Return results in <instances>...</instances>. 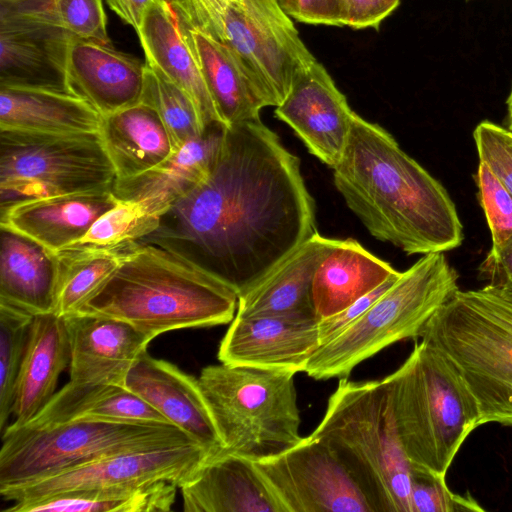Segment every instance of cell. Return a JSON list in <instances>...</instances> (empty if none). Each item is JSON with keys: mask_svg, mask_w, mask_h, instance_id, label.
I'll return each instance as SVG.
<instances>
[{"mask_svg": "<svg viewBox=\"0 0 512 512\" xmlns=\"http://www.w3.org/2000/svg\"><path fill=\"white\" fill-rule=\"evenodd\" d=\"M299 159L261 119L227 126L209 173L139 244L170 250L238 294L317 232Z\"/></svg>", "mask_w": 512, "mask_h": 512, "instance_id": "1", "label": "cell"}, {"mask_svg": "<svg viewBox=\"0 0 512 512\" xmlns=\"http://www.w3.org/2000/svg\"><path fill=\"white\" fill-rule=\"evenodd\" d=\"M333 182L377 240L407 255L461 245L463 225L444 186L383 127L355 114Z\"/></svg>", "mask_w": 512, "mask_h": 512, "instance_id": "2", "label": "cell"}, {"mask_svg": "<svg viewBox=\"0 0 512 512\" xmlns=\"http://www.w3.org/2000/svg\"><path fill=\"white\" fill-rule=\"evenodd\" d=\"M238 291L153 244H139L76 314L124 321L152 339L186 328L231 323Z\"/></svg>", "mask_w": 512, "mask_h": 512, "instance_id": "3", "label": "cell"}, {"mask_svg": "<svg viewBox=\"0 0 512 512\" xmlns=\"http://www.w3.org/2000/svg\"><path fill=\"white\" fill-rule=\"evenodd\" d=\"M311 436L335 452L373 512H411L412 464L397 432L384 379L341 378Z\"/></svg>", "mask_w": 512, "mask_h": 512, "instance_id": "4", "label": "cell"}, {"mask_svg": "<svg viewBox=\"0 0 512 512\" xmlns=\"http://www.w3.org/2000/svg\"><path fill=\"white\" fill-rule=\"evenodd\" d=\"M454 366L475 399L480 425L512 427V293L485 285L458 290L420 337Z\"/></svg>", "mask_w": 512, "mask_h": 512, "instance_id": "5", "label": "cell"}, {"mask_svg": "<svg viewBox=\"0 0 512 512\" xmlns=\"http://www.w3.org/2000/svg\"><path fill=\"white\" fill-rule=\"evenodd\" d=\"M383 379L407 458L446 476L468 435L480 426L477 403L461 376L441 352L421 340Z\"/></svg>", "mask_w": 512, "mask_h": 512, "instance_id": "6", "label": "cell"}, {"mask_svg": "<svg viewBox=\"0 0 512 512\" xmlns=\"http://www.w3.org/2000/svg\"><path fill=\"white\" fill-rule=\"evenodd\" d=\"M458 290V274L444 253L423 255L360 318L320 346L304 372L315 380L347 378L386 347L419 338L428 320Z\"/></svg>", "mask_w": 512, "mask_h": 512, "instance_id": "7", "label": "cell"}, {"mask_svg": "<svg viewBox=\"0 0 512 512\" xmlns=\"http://www.w3.org/2000/svg\"><path fill=\"white\" fill-rule=\"evenodd\" d=\"M294 377L293 372L221 362L202 369L198 379L222 453L259 461L302 440Z\"/></svg>", "mask_w": 512, "mask_h": 512, "instance_id": "8", "label": "cell"}, {"mask_svg": "<svg viewBox=\"0 0 512 512\" xmlns=\"http://www.w3.org/2000/svg\"><path fill=\"white\" fill-rule=\"evenodd\" d=\"M196 443L172 424L74 421L8 425L2 433L0 488L36 481L109 455Z\"/></svg>", "mask_w": 512, "mask_h": 512, "instance_id": "9", "label": "cell"}, {"mask_svg": "<svg viewBox=\"0 0 512 512\" xmlns=\"http://www.w3.org/2000/svg\"><path fill=\"white\" fill-rule=\"evenodd\" d=\"M116 178L101 133L0 130V212L45 197L112 189Z\"/></svg>", "mask_w": 512, "mask_h": 512, "instance_id": "10", "label": "cell"}, {"mask_svg": "<svg viewBox=\"0 0 512 512\" xmlns=\"http://www.w3.org/2000/svg\"><path fill=\"white\" fill-rule=\"evenodd\" d=\"M178 19L232 50L278 106L297 67L314 56L277 32L240 0H168Z\"/></svg>", "mask_w": 512, "mask_h": 512, "instance_id": "11", "label": "cell"}, {"mask_svg": "<svg viewBox=\"0 0 512 512\" xmlns=\"http://www.w3.org/2000/svg\"><path fill=\"white\" fill-rule=\"evenodd\" d=\"M73 35L53 0H0V86L70 93Z\"/></svg>", "mask_w": 512, "mask_h": 512, "instance_id": "12", "label": "cell"}, {"mask_svg": "<svg viewBox=\"0 0 512 512\" xmlns=\"http://www.w3.org/2000/svg\"><path fill=\"white\" fill-rule=\"evenodd\" d=\"M253 463L285 512H373L335 452L311 435Z\"/></svg>", "mask_w": 512, "mask_h": 512, "instance_id": "13", "label": "cell"}, {"mask_svg": "<svg viewBox=\"0 0 512 512\" xmlns=\"http://www.w3.org/2000/svg\"><path fill=\"white\" fill-rule=\"evenodd\" d=\"M210 456L197 443L127 451L36 481L0 488V494L7 501L20 503L74 490L133 486L155 481H170L180 487Z\"/></svg>", "mask_w": 512, "mask_h": 512, "instance_id": "14", "label": "cell"}, {"mask_svg": "<svg viewBox=\"0 0 512 512\" xmlns=\"http://www.w3.org/2000/svg\"><path fill=\"white\" fill-rule=\"evenodd\" d=\"M274 114L312 155L333 169L343 155L356 113L313 57L297 67L290 89Z\"/></svg>", "mask_w": 512, "mask_h": 512, "instance_id": "15", "label": "cell"}, {"mask_svg": "<svg viewBox=\"0 0 512 512\" xmlns=\"http://www.w3.org/2000/svg\"><path fill=\"white\" fill-rule=\"evenodd\" d=\"M320 347L318 321L285 316H236L219 349L221 363L304 372Z\"/></svg>", "mask_w": 512, "mask_h": 512, "instance_id": "16", "label": "cell"}, {"mask_svg": "<svg viewBox=\"0 0 512 512\" xmlns=\"http://www.w3.org/2000/svg\"><path fill=\"white\" fill-rule=\"evenodd\" d=\"M125 388L157 410L211 456L223 443L198 378L145 352L129 371Z\"/></svg>", "mask_w": 512, "mask_h": 512, "instance_id": "17", "label": "cell"}, {"mask_svg": "<svg viewBox=\"0 0 512 512\" xmlns=\"http://www.w3.org/2000/svg\"><path fill=\"white\" fill-rule=\"evenodd\" d=\"M70 343L71 382L125 387L133 365L153 340L130 324L107 317H64Z\"/></svg>", "mask_w": 512, "mask_h": 512, "instance_id": "18", "label": "cell"}, {"mask_svg": "<svg viewBox=\"0 0 512 512\" xmlns=\"http://www.w3.org/2000/svg\"><path fill=\"white\" fill-rule=\"evenodd\" d=\"M226 128L222 122L206 126L156 167L138 176L116 179L113 194L161 217L209 175L220 155Z\"/></svg>", "mask_w": 512, "mask_h": 512, "instance_id": "19", "label": "cell"}, {"mask_svg": "<svg viewBox=\"0 0 512 512\" xmlns=\"http://www.w3.org/2000/svg\"><path fill=\"white\" fill-rule=\"evenodd\" d=\"M67 74L71 92L104 117L141 102L145 62L101 43L74 37Z\"/></svg>", "mask_w": 512, "mask_h": 512, "instance_id": "20", "label": "cell"}, {"mask_svg": "<svg viewBox=\"0 0 512 512\" xmlns=\"http://www.w3.org/2000/svg\"><path fill=\"white\" fill-rule=\"evenodd\" d=\"M336 239L318 232L238 295L236 316H285L318 321L312 300L317 267Z\"/></svg>", "mask_w": 512, "mask_h": 512, "instance_id": "21", "label": "cell"}, {"mask_svg": "<svg viewBox=\"0 0 512 512\" xmlns=\"http://www.w3.org/2000/svg\"><path fill=\"white\" fill-rule=\"evenodd\" d=\"M179 489L186 512H285L253 461L233 454L210 456Z\"/></svg>", "mask_w": 512, "mask_h": 512, "instance_id": "22", "label": "cell"}, {"mask_svg": "<svg viewBox=\"0 0 512 512\" xmlns=\"http://www.w3.org/2000/svg\"><path fill=\"white\" fill-rule=\"evenodd\" d=\"M178 21L221 121L231 126L260 119V111L273 103L241 59L208 34Z\"/></svg>", "mask_w": 512, "mask_h": 512, "instance_id": "23", "label": "cell"}, {"mask_svg": "<svg viewBox=\"0 0 512 512\" xmlns=\"http://www.w3.org/2000/svg\"><path fill=\"white\" fill-rule=\"evenodd\" d=\"M117 201L112 189L45 197L0 212V226L57 252L83 238Z\"/></svg>", "mask_w": 512, "mask_h": 512, "instance_id": "24", "label": "cell"}, {"mask_svg": "<svg viewBox=\"0 0 512 512\" xmlns=\"http://www.w3.org/2000/svg\"><path fill=\"white\" fill-rule=\"evenodd\" d=\"M60 277L57 254L0 226V302L33 316L55 313Z\"/></svg>", "mask_w": 512, "mask_h": 512, "instance_id": "25", "label": "cell"}, {"mask_svg": "<svg viewBox=\"0 0 512 512\" xmlns=\"http://www.w3.org/2000/svg\"><path fill=\"white\" fill-rule=\"evenodd\" d=\"M70 364L66 319L55 313L33 316L17 377L13 426L29 422L54 396L61 373Z\"/></svg>", "mask_w": 512, "mask_h": 512, "instance_id": "26", "label": "cell"}, {"mask_svg": "<svg viewBox=\"0 0 512 512\" xmlns=\"http://www.w3.org/2000/svg\"><path fill=\"white\" fill-rule=\"evenodd\" d=\"M103 116L70 93L0 86V130L51 135L101 133Z\"/></svg>", "mask_w": 512, "mask_h": 512, "instance_id": "27", "label": "cell"}, {"mask_svg": "<svg viewBox=\"0 0 512 512\" xmlns=\"http://www.w3.org/2000/svg\"><path fill=\"white\" fill-rule=\"evenodd\" d=\"M137 35L146 61L161 69L191 97L202 126L222 122L168 0L149 6Z\"/></svg>", "mask_w": 512, "mask_h": 512, "instance_id": "28", "label": "cell"}, {"mask_svg": "<svg viewBox=\"0 0 512 512\" xmlns=\"http://www.w3.org/2000/svg\"><path fill=\"white\" fill-rule=\"evenodd\" d=\"M398 272L355 239H336L313 279L312 300L318 321L345 309Z\"/></svg>", "mask_w": 512, "mask_h": 512, "instance_id": "29", "label": "cell"}, {"mask_svg": "<svg viewBox=\"0 0 512 512\" xmlns=\"http://www.w3.org/2000/svg\"><path fill=\"white\" fill-rule=\"evenodd\" d=\"M74 421L170 424L145 400L125 387L69 381L22 426L43 427Z\"/></svg>", "mask_w": 512, "mask_h": 512, "instance_id": "30", "label": "cell"}, {"mask_svg": "<svg viewBox=\"0 0 512 512\" xmlns=\"http://www.w3.org/2000/svg\"><path fill=\"white\" fill-rule=\"evenodd\" d=\"M101 137L116 179L138 176L174 152L159 115L143 102L104 116Z\"/></svg>", "mask_w": 512, "mask_h": 512, "instance_id": "31", "label": "cell"}, {"mask_svg": "<svg viewBox=\"0 0 512 512\" xmlns=\"http://www.w3.org/2000/svg\"><path fill=\"white\" fill-rule=\"evenodd\" d=\"M179 486L170 481L74 490L13 503L7 512H166Z\"/></svg>", "mask_w": 512, "mask_h": 512, "instance_id": "32", "label": "cell"}, {"mask_svg": "<svg viewBox=\"0 0 512 512\" xmlns=\"http://www.w3.org/2000/svg\"><path fill=\"white\" fill-rule=\"evenodd\" d=\"M130 252L67 248L55 252L60 261L55 314L61 317L75 315Z\"/></svg>", "mask_w": 512, "mask_h": 512, "instance_id": "33", "label": "cell"}, {"mask_svg": "<svg viewBox=\"0 0 512 512\" xmlns=\"http://www.w3.org/2000/svg\"><path fill=\"white\" fill-rule=\"evenodd\" d=\"M141 102L157 112L170 135L174 151L205 129L191 97L161 69L147 61Z\"/></svg>", "mask_w": 512, "mask_h": 512, "instance_id": "34", "label": "cell"}, {"mask_svg": "<svg viewBox=\"0 0 512 512\" xmlns=\"http://www.w3.org/2000/svg\"><path fill=\"white\" fill-rule=\"evenodd\" d=\"M159 221L160 217L148 213L139 203L118 200L93 223L83 238L63 249L132 251L156 230Z\"/></svg>", "mask_w": 512, "mask_h": 512, "instance_id": "35", "label": "cell"}, {"mask_svg": "<svg viewBox=\"0 0 512 512\" xmlns=\"http://www.w3.org/2000/svg\"><path fill=\"white\" fill-rule=\"evenodd\" d=\"M33 315L0 302V431L12 416L17 377Z\"/></svg>", "mask_w": 512, "mask_h": 512, "instance_id": "36", "label": "cell"}, {"mask_svg": "<svg viewBox=\"0 0 512 512\" xmlns=\"http://www.w3.org/2000/svg\"><path fill=\"white\" fill-rule=\"evenodd\" d=\"M411 512H483L485 509L467 492H452L445 476L412 465Z\"/></svg>", "mask_w": 512, "mask_h": 512, "instance_id": "37", "label": "cell"}, {"mask_svg": "<svg viewBox=\"0 0 512 512\" xmlns=\"http://www.w3.org/2000/svg\"><path fill=\"white\" fill-rule=\"evenodd\" d=\"M478 199L491 232L490 251H498L512 235V196L499 179L482 162L473 176Z\"/></svg>", "mask_w": 512, "mask_h": 512, "instance_id": "38", "label": "cell"}, {"mask_svg": "<svg viewBox=\"0 0 512 512\" xmlns=\"http://www.w3.org/2000/svg\"><path fill=\"white\" fill-rule=\"evenodd\" d=\"M511 130L489 120L481 121L473 131L479 162L484 163L512 196Z\"/></svg>", "mask_w": 512, "mask_h": 512, "instance_id": "39", "label": "cell"}, {"mask_svg": "<svg viewBox=\"0 0 512 512\" xmlns=\"http://www.w3.org/2000/svg\"><path fill=\"white\" fill-rule=\"evenodd\" d=\"M62 25L77 38L109 44L103 0H53Z\"/></svg>", "mask_w": 512, "mask_h": 512, "instance_id": "40", "label": "cell"}, {"mask_svg": "<svg viewBox=\"0 0 512 512\" xmlns=\"http://www.w3.org/2000/svg\"><path fill=\"white\" fill-rule=\"evenodd\" d=\"M398 272L340 312L318 321L320 346L333 340L360 318L400 277Z\"/></svg>", "mask_w": 512, "mask_h": 512, "instance_id": "41", "label": "cell"}, {"mask_svg": "<svg viewBox=\"0 0 512 512\" xmlns=\"http://www.w3.org/2000/svg\"><path fill=\"white\" fill-rule=\"evenodd\" d=\"M401 0H338L342 26L378 29Z\"/></svg>", "mask_w": 512, "mask_h": 512, "instance_id": "42", "label": "cell"}, {"mask_svg": "<svg viewBox=\"0 0 512 512\" xmlns=\"http://www.w3.org/2000/svg\"><path fill=\"white\" fill-rule=\"evenodd\" d=\"M280 9L296 21L313 24L342 26L338 0H276Z\"/></svg>", "mask_w": 512, "mask_h": 512, "instance_id": "43", "label": "cell"}, {"mask_svg": "<svg viewBox=\"0 0 512 512\" xmlns=\"http://www.w3.org/2000/svg\"><path fill=\"white\" fill-rule=\"evenodd\" d=\"M479 278L493 287L512 284V235L498 251L487 253L479 266Z\"/></svg>", "mask_w": 512, "mask_h": 512, "instance_id": "44", "label": "cell"}, {"mask_svg": "<svg viewBox=\"0 0 512 512\" xmlns=\"http://www.w3.org/2000/svg\"><path fill=\"white\" fill-rule=\"evenodd\" d=\"M240 1L292 43L304 46L292 20L280 9L276 0Z\"/></svg>", "mask_w": 512, "mask_h": 512, "instance_id": "45", "label": "cell"}, {"mask_svg": "<svg viewBox=\"0 0 512 512\" xmlns=\"http://www.w3.org/2000/svg\"><path fill=\"white\" fill-rule=\"evenodd\" d=\"M126 24L130 25L138 33L144 15L149 6L161 0H105Z\"/></svg>", "mask_w": 512, "mask_h": 512, "instance_id": "46", "label": "cell"}, {"mask_svg": "<svg viewBox=\"0 0 512 512\" xmlns=\"http://www.w3.org/2000/svg\"><path fill=\"white\" fill-rule=\"evenodd\" d=\"M508 129L512 131V87L506 100Z\"/></svg>", "mask_w": 512, "mask_h": 512, "instance_id": "47", "label": "cell"}, {"mask_svg": "<svg viewBox=\"0 0 512 512\" xmlns=\"http://www.w3.org/2000/svg\"><path fill=\"white\" fill-rule=\"evenodd\" d=\"M503 288L512 293V284H509V285H507L506 287H503Z\"/></svg>", "mask_w": 512, "mask_h": 512, "instance_id": "48", "label": "cell"}, {"mask_svg": "<svg viewBox=\"0 0 512 512\" xmlns=\"http://www.w3.org/2000/svg\"><path fill=\"white\" fill-rule=\"evenodd\" d=\"M511 139H512V132H511Z\"/></svg>", "mask_w": 512, "mask_h": 512, "instance_id": "49", "label": "cell"}]
</instances>
